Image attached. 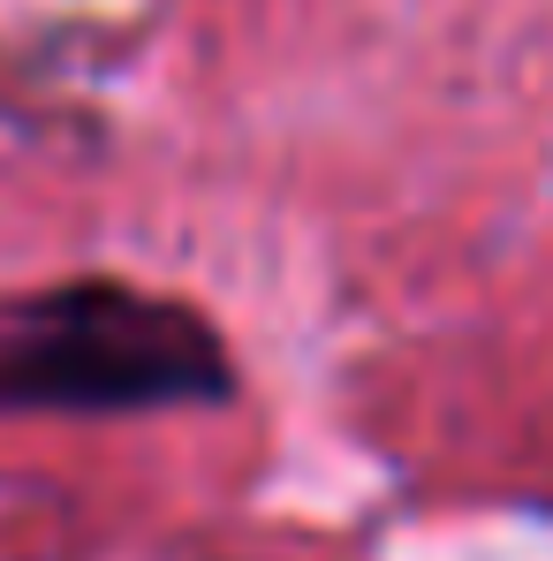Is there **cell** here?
<instances>
[{
  "instance_id": "6da1fadb",
  "label": "cell",
  "mask_w": 553,
  "mask_h": 561,
  "mask_svg": "<svg viewBox=\"0 0 553 561\" xmlns=\"http://www.w3.org/2000/svg\"><path fill=\"white\" fill-rule=\"evenodd\" d=\"M205 394H228V357L183 304L77 280L0 311V410H160Z\"/></svg>"
}]
</instances>
